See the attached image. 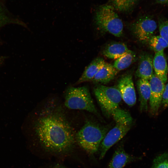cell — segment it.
Listing matches in <instances>:
<instances>
[{"instance_id":"obj_21","label":"cell","mask_w":168,"mask_h":168,"mask_svg":"<svg viewBox=\"0 0 168 168\" xmlns=\"http://www.w3.org/2000/svg\"><path fill=\"white\" fill-rule=\"evenodd\" d=\"M16 23L23 24L17 20L12 18L5 9L0 5V28L8 24Z\"/></svg>"},{"instance_id":"obj_8","label":"cell","mask_w":168,"mask_h":168,"mask_svg":"<svg viewBox=\"0 0 168 168\" xmlns=\"http://www.w3.org/2000/svg\"><path fill=\"white\" fill-rule=\"evenodd\" d=\"M149 81L151 90L149 99L150 111L152 114H155L157 112L161 103L165 85L154 73Z\"/></svg>"},{"instance_id":"obj_26","label":"cell","mask_w":168,"mask_h":168,"mask_svg":"<svg viewBox=\"0 0 168 168\" xmlns=\"http://www.w3.org/2000/svg\"><path fill=\"white\" fill-rule=\"evenodd\" d=\"M5 57L0 56V66L2 64L5 59Z\"/></svg>"},{"instance_id":"obj_13","label":"cell","mask_w":168,"mask_h":168,"mask_svg":"<svg viewBox=\"0 0 168 168\" xmlns=\"http://www.w3.org/2000/svg\"><path fill=\"white\" fill-rule=\"evenodd\" d=\"M105 62L104 60L101 57L94 59L85 68L76 84H78L92 80Z\"/></svg>"},{"instance_id":"obj_24","label":"cell","mask_w":168,"mask_h":168,"mask_svg":"<svg viewBox=\"0 0 168 168\" xmlns=\"http://www.w3.org/2000/svg\"><path fill=\"white\" fill-rule=\"evenodd\" d=\"M51 168H67L65 166L59 164H56L53 166Z\"/></svg>"},{"instance_id":"obj_19","label":"cell","mask_w":168,"mask_h":168,"mask_svg":"<svg viewBox=\"0 0 168 168\" xmlns=\"http://www.w3.org/2000/svg\"><path fill=\"white\" fill-rule=\"evenodd\" d=\"M150 47L155 53L162 51L168 47V44L160 35H152L148 41Z\"/></svg>"},{"instance_id":"obj_17","label":"cell","mask_w":168,"mask_h":168,"mask_svg":"<svg viewBox=\"0 0 168 168\" xmlns=\"http://www.w3.org/2000/svg\"><path fill=\"white\" fill-rule=\"evenodd\" d=\"M135 58L134 53L129 50L126 54L115 60L113 66L117 71H120L128 67Z\"/></svg>"},{"instance_id":"obj_1","label":"cell","mask_w":168,"mask_h":168,"mask_svg":"<svg viewBox=\"0 0 168 168\" xmlns=\"http://www.w3.org/2000/svg\"><path fill=\"white\" fill-rule=\"evenodd\" d=\"M35 133L46 150L53 152H67L75 143L74 132L65 117L57 113L43 116L36 121Z\"/></svg>"},{"instance_id":"obj_25","label":"cell","mask_w":168,"mask_h":168,"mask_svg":"<svg viewBox=\"0 0 168 168\" xmlns=\"http://www.w3.org/2000/svg\"><path fill=\"white\" fill-rule=\"evenodd\" d=\"M156 1L159 3L168 4V0H156Z\"/></svg>"},{"instance_id":"obj_16","label":"cell","mask_w":168,"mask_h":168,"mask_svg":"<svg viewBox=\"0 0 168 168\" xmlns=\"http://www.w3.org/2000/svg\"><path fill=\"white\" fill-rule=\"evenodd\" d=\"M129 50L124 43L116 42L106 47L103 51V54L108 58L116 60L126 54Z\"/></svg>"},{"instance_id":"obj_14","label":"cell","mask_w":168,"mask_h":168,"mask_svg":"<svg viewBox=\"0 0 168 168\" xmlns=\"http://www.w3.org/2000/svg\"><path fill=\"white\" fill-rule=\"evenodd\" d=\"M139 96L140 108L141 111L147 110V101L150 95V86L149 81L139 78L137 83Z\"/></svg>"},{"instance_id":"obj_7","label":"cell","mask_w":168,"mask_h":168,"mask_svg":"<svg viewBox=\"0 0 168 168\" xmlns=\"http://www.w3.org/2000/svg\"><path fill=\"white\" fill-rule=\"evenodd\" d=\"M156 22L151 17L144 16L138 19L132 26L133 32L140 41H148L157 28Z\"/></svg>"},{"instance_id":"obj_6","label":"cell","mask_w":168,"mask_h":168,"mask_svg":"<svg viewBox=\"0 0 168 168\" xmlns=\"http://www.w3.org/2000/svg\"><path fill=\"white\" fill-rule=\"evenodd\" d=\"M94 92L101 109L108 116L119 108L122 98L116 87L107 86L102 84L97 85L94 88Z\"/></svg>"},{"instance_id":"obj_11","label":"cell","mask_w":168,"mask_h":168,"mask_svg":"<svg viewBox=\"0 0 168 168\" xmlns=\"http://www.w3.org/2000/svg\"><path fill=\"white\" fill-rule=\"evenodd\" d=\"M152 62L155 73L165 83L167 80L168 66L163 51L155 53Z\"/></svg>"},{"instance_id":"obj_5","label":"cell","mask_w":168,"mask_h":168,"mask_svg":"<svg viewBox=\"0 0 168 168\" xmlns=\"http://www.w3.org/2000/svg\"><path fill=\"white\" fill-rule=\"evenodd\" d=\"M65 105L69 109L84 110L97 114L89 89L86 86L68 88L65 93Z\"/></svg>"},{"instance_id":"obj_10","label":"cell","mask_w":168,"mask_h":168,"mask_svg":"<svg viewBox=\"0 0 168 168\" xmlns=\"http://www.w3.org/2000/svg\"><path fill=\"white\" fill-rule=\"evenodd\" d=\"M153 59L151 55L143 54L140 57L136 76L139 78L149 80L153 72Z\"/></svg>"},{"instance_id":"obj_2","label":"cell","mask_w":168,"mask_h":168,"mask_svg":"<svg viewBox=\"0 0 168 168\" xmlns=\"http://www.w3.org/2000/svg\"><path fill=\"white\" fill-rule=\"evenodd\" d=\"M115 122L114 126L106 133L100 145V159H102L108 150L123 138L129 130L133 119L127 111L117 109L112 115Z\"/></svg>"},{"instance_id":"obj_22","label":"cell","mask_w":168,"mask_h":168,"mask_svg":"<svg viewBox=\"0 0 168 168\" xmlns=\"http://www.w3.org/2000/svg\"><path fill=\"white\" fill-rule=\"evenodd\" d=\"M160 35L168 44V20L162 19L159 21Z\"/></svg>"},{"instance_id":"obj_3","label":"cell","mask_w":168,"mask_h":168,"mask_svg":"<svg viewBox=\"0 0 168 168\" xmlns=\"http://www.w3.org/2000/svg\"><path fill=\"white\" fill-rule=\"evenodd\" d=\"M108 130L107 127L87 121L76 134V139L82 148L92 154L98 151Z\"/></svg>"},{"instance_id":"obj_15","label":"cell","mask_w":168,"mask_h":168,"mask_svg":"<svg viewBox=\"0 0 168 168\" xmlns=\"http://www.w3.org/2000/svg\"><path fill=\"white\" fill-rule=\"evenodd\" d=\"M118 72L113 65L105 62L92 81L95 83L105 84L113 79Z\"/></svg>"},{"instance_id":"obj_12","label":"cell","mask_w":168,"mask_h":168,"mask_svg":"<svg viewBox=\"0 0 168 168\" xmlns=\"http://www.w3.org/2000/svg\"><path fill=\"white\" fill-rule=\"evenodd\" d=\"M136 158L127 153L123 146L121 145L115 150L107 168H123Z\"/></svg>"},{"instance_id":"obj_9","label":"cell","mask_w":168,"mask_h":168,"mask_svg":"<svg viewBox=\"0 0 168 168\" xmlns=\"http://www.w3.org/2000/svg\"><path fill=\"white\" fill-rule=\"evenodd\" d=\"M116 87L120 93L122 99L129 106H133L136 104L135 91L131 74L123 76L118 82Z\"/></svg>"},{"instance_id":"obj_18","label":"cell","mask_w":168,"mask_h":168,"mask_svg":"<svg viewBox=\"0 0 168 168\" xmlns=\"http://www.w3.org/2000/svg\"><path fill=\"white\" fill-rule=\"evenodd\" d=\"M138 0H110V4L115 11L126 12L132 9Z\"/></svg>"},{"instance_id":"obj_4","label":"cell","mask_w":168,"mask_h":168,"mask_svg":"<svg viewBox=\"0 0 168 168\" xmlns=\"http://www.w3.org/2000/svg\"><path fill=\"white\" fill-rule=\"evenodd\" d=\"M115 11L109 4L101 5L96 12L95 21L100 30L119 37L123 33V24Z\"/></svg>"},{"instance_id":"obj_20","label":"cell","mask_w":168,"mask_h":168,"mask_svg":"<svg viewBox=\"0 0 168 168\" xmlns=\"http://www.w3.org/2000/svg\"><path fill=\"white\" fill-rule=\"evenodd\" d=\"M151 168H168V153L165 152L157 156Z\"/></svg>"},{"instance_id":"obj_23","label":"cell","mask_w":168,"mask_h":168,"mask_svg":"<svg viewBox=\"0 0 168 168\" xmlns=\"http://www.w3.org/2000/svg\"><path fill=\"white\" fill-rule=\"evenodd\" d=\"M161 103L164 107H168V83L165 85Z\"/></svg>"}]
</instances>
